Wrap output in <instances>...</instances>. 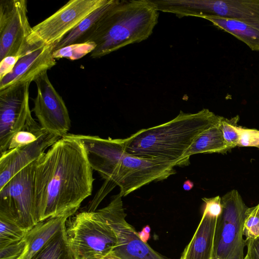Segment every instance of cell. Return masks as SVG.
I'll return each mask as SVG.
<instances>
[{"instance_id":"1","label":"cell","mask_w":259,"mask_h":259,"mask_svg":"<svg viewBox=\"0 0 259 259\" xmlns=\"http://www.w3.org/2000/svg\"><path fill=\"white\" fill-rule=\"evenodd\" d=\"M92 170L82 143L72 134L63 136L36 160L33 194L38 223L73 215L92 194Z\"/></svg>"},{"instance_id":"2","label":"cell","mask_w":259,"mask_h":259,"mask_svg":"<svg viewBox=\"0 0 259 259\" xmlns=\"http://www.w3.org/2000/svg\"><path fill=\"white\" fill-rule=\"evenodd\" d=\"M74 135L82 143L92 168L105 180L98 191L101 195L106 196L118 186L119 193L126 196L146 185L164 180L176 173L174 163L128 154L124 139Z\"/></svg>"},{"instance_id":"3","label":"cell","mask_w":259,"mask_h":259,"mask_svg":"<svg viewBox=\"0 0 259 259\" xmlns=\"http://www.w3.org/2000/svg\"><path fill=\"white\" fill-rule=\"evenodd\" d=\"M222 117L205 108L195 113L181 111L169 121L142 129L124 139L126 152L177 166L188 165L189 159L184 157L185 153L199 135L219 123Z\"/></svg>"},{"instance_id":"4","label":"cell","mask_w":259,"mask_h":259,"mask_svg":"<svg viewBox=\"0 0 259 259\" xmlns=\"http://www.w3.org/2000/svg\"><path fill=\"white\" fill-rule=\"evenodd\" d=\"M159 11L151 0H115L81 42L96 44L90 54L100 58L149 38L158 23Z\"/></svg>"},{"instance_id":"5","label":"cell","mask_w":259,"mask_h":259,"mask_svg":"<svg viewBox=\"0 0 259 259\" xmlns=\"http://www.w3.org/2000/svg\"><path fill=\"white\" fill-rule=\"evenodd\" d=\"M68 219L66 238L74 259H102L112 252L116 236L99 209L82 211Z\"/></svg>"},{"instance_id":"6","label":"cell","mask_w":259,"mask_h":259,"mask_svg":"<svg viewBox=\"0 0 259 259\" xmlns=\"http://www.w3.org/2000/svg\"><path fill=\"white\" fill-rule=\"evenodd\" d=\"M222 211L218 218L212 259H244L247 240L243 225L248 207L237 190L233 189L221 197Z\"/></svg>"},{"instance_id":"7","label":"cell","mask_w":259,"mask_h":259,"mask_svg":"<svg viewBox=\"0 0 259 259\" xmlns=\"http://www.w3.org/2000/svg\"><path fill=\"white\" fill-rule=\"evenodd\" d=\"M161 10L179 18L216 16L259 28V0H164Z\"/></svg>"},{"instance_id":"8","label":"cell","mask_w":259,"mask_h":259,"mask_svg":"<svg viewBox=\"0 0 259 259\" xmlns=\"http://www.w3.org/2000/svg\"><path fill=\"white\" fill-rule=\"evenodd\" d=\"M108 0H71L49 17L32 27L27 38L34 46H54L59 42L84 18Z\"/></svg>"},{"instance_id":"9","label":"cell","mask_w":259,"mask_h":259,"mask_svg":"<svg viewBox=\"0 0 259 259\" xmlns=\"http://www.w3.org/2000/svg\"><path fill=\"white\" fill-rule=\"evenodd\" d=\"M35 162L19 171L0 189V215L12 220L27 231L38 223L33 194Z\"/></svg>"},{"instance_id":"10","label":"cell","mask_w":259,"mask_h":259,"mask_svg":"<svg viewBox=\"0 0 259 259\" xmlns=\"http://www.w3.org/2000/svg\"><path fill=\"white\" fill-rule=\"evenodd\" d=\"M122 197L119 193L113 196L106 206L99 209L116 236V245L111 253L120 259H167L143 241L126 221Z\"/></svg>"},{"instance_id":"11","label":"cell","mask_w":259,"mask_h":259,"mask_svg":"<svg viewBox=\"0 0 259 259\" xmlns=\"http://www.w3.org/2000/svg\"><path fill=\"white\" fill-rule=\"evenodd\" d=\"M25 0L0 2V60L8 56L21 57L30 47L27 38L31 27Z\"/></svg>"},{"instance_id":"12","label":"cell","mask_w":259,"mask_h":259,"mask_svg":"<svg viewBox=\"0 0 259 259\" xmlns=\"http://www.w3.org/2000/svg\"><path fill=\"white\" fill-rule=\"evenodd\" d=\"M34 82L37 95L32 110L40 126L48 133L60 137L67 135L71 121L66 104L48 77L47 72Z\"/></svg>"},{"instance_id":"13","label":"cell","mask_w":259,"mask_h":259,"mask_svg":"<svg viewBox=\"0 0 259 259\" xmlns=\"http://www.w3.org/2000/svg\"><path fill=\"white\" fill-rule=\"evenodd\" d=\"M30 84L0 91V154L7 151L12 136L31 113L29 103Z\"/></svg>"},{"instance_id":"14","label":"cell","mask_w":259,"mask_h":259,"mask_svg":"<svg viewBox=\"0 0 259 259\" xmlns=\"http://www.w3.org/2000/svg\"><path fill=\"white\" fill-rule=\"evenodd\" d=\"M54 50V46L31 47L19 58L12 72L0 79V91L34 81L56 64Z\"/></svg>"},{"instance_id":"15","label":"cell","mask_w":259,"mask_h":259,"mask_svg":"<svg viewBox=\"0 0 259 259\" xmlns=\"http://www.w3.org/2000/svg\"><path fill=\"white\" fill-rule=\"evenodd\" d=\"M61 138L47 133L33 143L1 154L0 189L19 171L37 160Z\"/></svg>"},{"instance_id":"16","label":"cell","mask_w":259,"mask_h":259,"mask_svg":"<svg viewBox=\"0 0 259 259\" xmlns=\"http://www.w3.org/2000/svg\"><path fill=\"white\" fill-rule=\"evenodd\" d=\"M218 217L204 208L198 227L180 259H212Z\"/></svg>"},{"instance_id":"17","label":"cell","mask_w":259,"mask_h":259,"mask_svg":"<svg viewBox=\"0 0 259 259\" xmlns=\"http://www.w3.org/2000/svg\"><path fill=\"white\" fill-rule=\"evenodd\" d=\"M68 218L67 217L51 218L39 222L29 230L25 237L27 248L23 259H32L65 227Z\"/></svg>"},{"instance_id":"18","label":"cell","mask_w":259,"mask_h":259,"mask_svg":"<svg viewBox=\"0 0 259 259\" xmlns=\"http://www.w3.org/2000/svg\"><path fill=\"white\" fill-rule=\"evenodd\" d=\"M205 19L218 29L227 32L245 44L252 51H259V28L232 19L208 16Z\"/></svg>"},{"instance_id":"19","label":"cell","mask_w":259,"mask_h":259,"mask_svg":"<svg viewBox=\"0 0 259 259\" xmlns=\"http://www.w3.org/2000/svg\"><path fill=\"white\" fill-rule=\"evenodd\" d=\"M220 121L197 137L185 153L186 159H189L191 156L198 153H223L231 150L224 140L220 127Z\"/></svg>"},{"instance_id":"20","label":"cell","mask_w":259,"mask_h":259,"mask_svg":"<svg viewBox=\"0 0 259 259\" xmlns=\"http://www.w3.org/2000/svg\"><path fill=\"white\" fill-rule=\"evenodd\" d=\"M115 0L107 2L84 18L59 42L54 46V50L76 43H81L83 39L92 30L100 18L113 4Z\"/></svg>"},{"instance_id":"21","label":"cell","mask_w":259,"mask_h":259,"mask_svg":"<svg viewBox=\"0 0 259 259\" xmlns=\"http://www.w3.org/2000/svg\"><path fill=\"white\" fill-rule=\"evenodd\" d=\"M47 133L32 118L31 113L23 125L12 136L7 151L33 143Z\"/></svg>"},{"instance_id":"22","label":"cell","mask_w":259,"mask_h":259,"mask_svg":"<svg viewBox=\"0 0 259 259\" xmlns=\"http://www.w3.org/2000/svg\"><path fill=\"white\" fill-rule=\"evenodd\" d=\"M32 259H74L67 243L66 226Z\"/></svg>"},{"instance_id":"23","label":"cell","mask_w":259,"mask_h":259,"mask_svg":"<svg viewBox=\"0 0 259 259\" xmlns=\"http://www.w3.org/2000/svg\"><path fill=\"white\" fill-rule=\"evenodd\" d=\"M27 232L12 220L0 215V247L23 239Z\"/></svg>"},{"instance_id":"24","label":"cell","mask_w":259,"mask_h":259,"mask_svg":"<svg viewBox=\"0 0 259 259\" xmlns=\"http://www.w3.org/2000/svg\"><path fill=\"white\" fill-rule=\"evenodd\" d=\"M96 46V44L91 41L76 43L54 50L53 55L55 59L66 58L74 61L91 54Z\"/></svg>"},{"instance_id":"25","label":"cell","mask_w":259,"mask_h":259,"mask_svg":"<svg viewBox=\"0 0 259 259\" xmlns=\"http://www.w3.org/2000/svg\"><path fill=\"white\" fill-rule=\"evenodd\" d=\"M239 120V116L237 115L230 119L223 117L220 122L224 140L231 149L237 146L240 136Z\"/></svg>"},{"instance_id":"26","label":"cell","mask_w":259,"mask_h":259,"mask_svg":"<svg viewBox=\"0 0 259 259\" xmlns=\"http://www.w3.org/2000/svg\"><path fill=\"white\" fill-rule=\"evenodd\" d=\"M243 235L246 240L259 236V203L255 206L248 207L245 212Z\"/></svg>"},{"instance_id":"27","label":"cell","mask_w":259,"mask_h":259,"mask_svg":"<svg viewBox=\"0 0 259 259\" xmlns=\"http://www.w3.org/2000/svg\"><path fill=\"white\" fill-rule=\"evenodd\" d=\"M27 248L24 238L17 242L0 247V259H23Z\"/></svg>"},{"instance_id":"28","label":"cell","mask_w":259,"mask_h":259,"mask_svg":"<svg viewBox=\"0 0 259 259\" xmlns=\"http://www.w3.org/2000/svg\"><path fill=\"white\" fill-rule=\"evenodd\" d=\"M238 147H252L259 149V130L240 126Z\"/></svg>"},{"instance_id":"29","label":"cell","mask_w":259,"mask_h":259,"mask_svg":"<svg viewBox=\"0 0 259 259\" xmlns=\"http://www.w3.org/2000/svg\"><path fill=\"white\" fill-rule=\"evenodd\" d=\"M19 58L11 56L6 57L1 61L0 79L12 72Z\"/></svg>"},{"instance_id":"30","label":"cell","mask_w":259,"mask_h":259,"mask_svg":"<svg viewBox=\"0 0 259 259\" xmlns=\"http://www.w3.org/2000/svg\"><path fill=\"white\" fill-rule=\"evenodd\" d=\"M247 251L244 259H259V236L247 240Z\"/></svg>"},{"instance_id":"31","label":"cell","mask_w":259,"mask_h":259,"mask_svg":"<svg viewBox=\"0 0 259 259\" xmlns=\"http://www.w3.org/2000/svg\"><path fill=\"white\" fill-rule=\"evenodd\" d=\"M140 239L144 242L147 241L150 238V234L146 233L143 230L138 233Z\"/></svg>"},{"instance_id":"32","label":"cell","mask_w":259,"mask_h":259,"mask_svg":"<svg viewBox=\"0 0 259 259\" xmlns=\"http://www.w3.org/2000/svg\"><path fill=\"white\" fill-rule=\"evenodd\" d=\"M194 186V183L189 180H186L183 184V189L186 191L190 190L193 188Z\"/></svg>"},{"instance_id":"33","label":"cell","mask_w":259,"mask_h":259,"mask_svg":"<svg viewBox=\"0 0 259 259\" xmlns=\"http://www.w3.org/2000/svg\"><path fill=\"white\" fill-rule=\"evenodd\" d=\"M102 259H120V258H119L118 257H116L115 255H114L112 253H110L109 254H108L107 255L105 256Z\"/></svg>"},{"instance_id":"34","label":"cell","mask_w":259,"mask_h":259,"mask_svg":"<svg viewBox=\"0 0 259 259\" xmlns=\"http://www.w3.org/2000/svg\"><path fill=\"white\" fill-rule=\"evenodd\" d=\"M146 233L150 234V228L149 226H146L143 229Z\"/></svg>"},{"instance_id":"35","label":"cell","mask_w":259,"mask_h":259,"mask_svg":"<svg viewBox=\"0 0 259 259\" xmlns=\"http://www.w3.org/2000/svg\"><path fill=\"white\" fill-rule=\"evenodd\" d=\"M216 259H221V258H216Z\"/></svg>"}]
</instances>
